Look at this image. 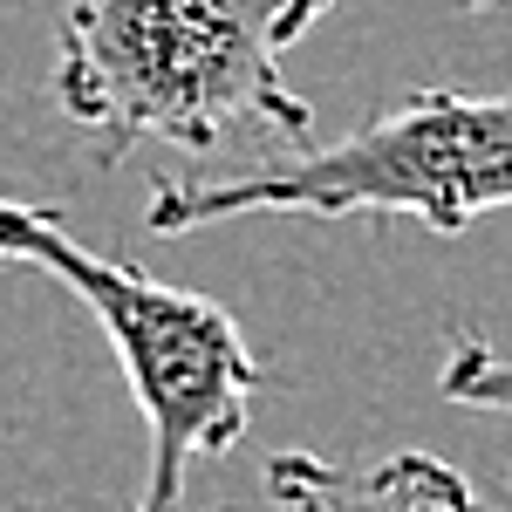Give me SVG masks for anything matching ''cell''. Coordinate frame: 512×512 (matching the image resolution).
Instances as JSON below:
<instances>
[{
	"instance_id": "obj_5",
	"label": "cell",
	"mask_w": 512,
	"mask_h": 512,
	"mask_svg": "<svg viewBox=\"0 0 512 512\" xmlns=\"http://www.w3.org/2000/svg\"><path fill=\"white\" fill-rule=\"evenodd\" d=\"M437 396L458 403V410L512 417V355H499L485 335H472V328H458L444 369H437Z\"/></svg>"
},
{
	"instance_id": "obj_1",
	"label": "cell",
	"mask_w": 512,
	"mask_h": 512,
	"mask_svg": "<svg viewBox=\"0 0 512 512\" xmlns=\"http://www.w3.org/2000/svg\"><path fill=\"white\" fill-rule=\"evenodd\" d=\"M328 7L335 0H69L48 82L103 164L137 144H301L315 110L287 89L280 62Z\"/></svg>"
},
{
	"instance_id": "obj_2",
	"label": "cell",
	"mask_w": 512,
	"mask_h": 512,
	"mask_svg": "<svg viewBox=\"0 0 512 512\" xmlns=\"http://www.w3.org/2000/svg\"><path fill=\"white\" fill-rule=\"evenodd\" d=\"M0 267H35L69 287L117 355L144 417V485L123 512H192L198 458H226L267 390V362L233 308L82 246L62 212L28 198H0Z\"/></svg>"
},
{
	"instance_id": "obj_4",
	"label": "cell",
	"mask_w": 512,
	"mask_h": 512,
	"mask_svg": "<svg viewBox=\"0 0 512 512\" xmlns=\"http://www.w3.org/2000/svg\"><path fill=\"white\" fill-rule=\"evenodd\" d=\"M267 512H512V472L478 492L458 465L431 451H396L376 465H335L315 451H280L260 472Z\"/></svg>"
},
{
	"instance_id": "obj_3",
	"label": "cell",
	"mask_w": 512,
	"mask_h": 512,
	"mask_svg": "<svg viewBox=\"0 0 512 512\" xmlns=\"http://www.w3.org/2000/svg\"><path fill=\"white\" fill-rule=\"evenodd\" d=\"M246 212L301 219H417L465 239L485 212H512V89H410L396 110L335 144H287L219 178H158L144 233L178 239Z\"/></svg>"
},
{
	"instance_id": "obj_6",
	"label": "cell",
	"mask_w": 512,
	"mask_h": 512,
	"mask_svg": "<svg viewBox=\"0 0 512 512\" xmlns=\"http://www.w3.org/2000/svg\"><path fill=\"white\" fill-rule=\"evenodd\" d=\"M465 7H499V0H465Z\"/></svg>"
}]
</instances>
